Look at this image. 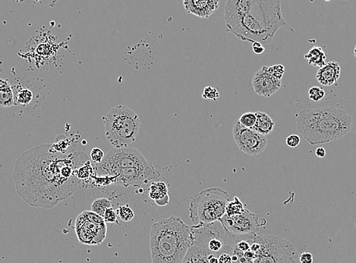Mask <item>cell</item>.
Segmentation results:
<instances>
[{
    "instance_id": "obj_24",
    "label": "cell",
    "mask_w": 356,
    "mask_h": 263,
    "mask_svg": "<svg viewBox=\"0 0 356 263\" xmlns=\"http://www.w3.org/2000/svg\"><path fill=\"white\" fill-rule=\"evenodd\" d=\"M238 121L244 126L253 128L257 121V115L256 113L248 112V113H243Z\"/></svg>"
},
{
    "instance_id": "obj_2",
    "label": "cell",
    "mask_w": 356,
    "mask_h": 263,
    "mask_svg": "<svg viewBox=\"0 0 356 263\" xmlns=\"http://www.w3.org/2000/svg\"><path fill=\"white\" fill-rule=\"evenodd\" d=\"M224 10L226 31L242 41L268 45L286 25L280 0H227Z\"/></svg>"
},
{
    "instance_id": "obj_34",
    "label": "cell",
    "mask_w": 356,
    "mask_h": 263,
    "mask_svg": "<svg viewBox=\"0 0 356 263\" xmlns=\"http://www.w3.org/2000/svg\"><path fill=\"white\" fill-rule=\"evenodd\" d=\"M252 51L255 54L257 55L263 54L265 52V49L263 47V45L260 42H255L252 43Z\"/></svg>"
},
{
    "instance_id": "obj_27",
    "label": "cell",
    "mask_w": 356,
    "mask_h": 263,
    "mask_svg": "<svg viewBox=\"0 0 356 263\" xmlns=\"http://www.w3.org/2000/svg\"><path fill=\"white\" fill-rule=\"evenodd\" d=\"M93 173V167L90 161H87L84 165L80 167L78 171V177L80 180H84L88 178Z\"/></svg>"
},
{
    "instance_id": "obj_29",
    "label": "cell",
    "mask_w": 356,
    "mask_h": 263,
    "mask_svg": "<svg viewBox=\"0 0 356 263\" xmlns=\"http://www.w3.org/2000/svg\"><path fill=\"white\" fill-rule=\"evenodd\" d=\"M104 152L99 148H93L90 152V159L96 164H100L104 160Z\"/></svg>"
},
{
    "instance_id": "obj_13",
    "label": "cell",
    "mask_w": 356,
    "mask_h": 263,
    "mask_svg": "<svg viewBox=\"0 0 356 263\" xmlns=\"http://www.w3.org/2000/svg\"><path fill=\"white\" fill-rule=\"evenodd\" d=\"M185 11L200 19H207L215 13L220 0H182Z\"/></svg>"
},
{
    "instance_id": "obj_7",
    "label": "cell",
    "mask_w": 356,
    "mask_h": 263,
    "mask_svg": "<svg viewBox=\"0 0 356 263\" xmlns=\"http://www.w3.org/2000/svg\"><path fill=\"white\" fill-rule=\"evenodd\" d=\"M232 199L220 187L202 190L190 199L189 218L196 226L220 221L226 214V205Z\"/></svg>"
},
{
    "instance_id": "obj_22",
    "label": "cell",
    "mask_w": 356,
    "mask_h": 263,
    "mask_svg": "<svg viewBox=\"0 0 356 263\" xmlns=\"http://www.w3.org/2000/svg\"><path fill=\"white\" fill-rule=\"evenodd\" d=\"M33 98V93L29 89H20L15 94V101L16 104L28 105Z\"/></svg>"
},
{
    "instance_id": "obj_33",
    "label": "cell",
    "mask_w": 356,
    "mask_h": 263,
    "mask_svg": "<svg viewBox=\"0 0 356 263\" xmlns=\"http://www.w3.org/2000/svg\"><path fill=\"white\" fill-rule=\"evenodd\" d=\"M232 253L231 252L222 253L219 257V263H232Z\"/></svg>"
},
{
    "instance_id": "obj_6",
    "label": "cell",
    "mask_w": 356,
    "mask_h": 263,
    "mask_svg": "<svg viewBox=\"0 0 356 263\" xmlns=\"http://www.w3.org/2000/svg\"><path fill=\"white\" fill-rule=\"evenodd\" d=\"M105 135L114 148L130 147L139 133L141 120L136 112L129 107L117 105L103 117Z\"/></svg>"
},
{
    "instance_id": "obj_31",
    "label": "cell",
    "mask_w": 356,
    "mask_h": 263,
    "mask_svg": "<svg viewBox=\"0 0 356 263\" xmlns=\"http://www.w3.org/2000/svg\"><path fill=\"white\" fill-rule=\"evenodd\" d=\"M300 137L298 135H291L286 138V143L289 147L295 148L299 145Z\"/></svg>"
},
{
    "instance_id": "obj_36",
    "label": "cell",
    "mask_w": 356,
    "mask_h": 263,
    "mask_svg": "<svg viewBox=\"0 0 356 263\" xmlns=\"http://www.w3.org/2000/svg\"><path fill=\"white\" fill-rule=\"evenodd\" d=\"M354 57H355V59H356V45H355V47H354Z\"/></svg>"
},
{
    "instance_id": "obj_15",
    "label": "cell",
    "mask_w": 356,
    "mask_h": 263,
    "mask_svg": "<svg viewBox=\"0 0 356 263\" xmlns=\"http://www.w3.org/2000/svg\"><path fill=\"white\" fill-rule=\"evenodd\" d=\"M210 251L206 246L192 240V244L182 263H209L208 254Z\"/></svg>"
},
{
    "instance_id": "obj_12",
    "label": "cell",
    "mask_w": 356,
    "mask_h": 263,
    "mask_svg": "<svg viewBox=\"0 0 356 263\" xmlns=\"http://www.w3.org/2000/svg\"><path fill=\"white\" fill-rule=\"evenodd\" d=\"M250 85L258 95L269 98L280 90L282 79L271 72L269 66H265L254 74L250 80Z\"/></svg>"
},
{
    "instance_id": "obj_25",
    "label": "cell",
    "mask_w": 356,
    "mask_h": 263,
    "mask_svg": "<svg viewBox=\"0 0 356 263\" xmlns=\"http://www.w3.org/2000/svg\"><path fill=\"white\" fill-rule=\"evenodd\" d=\"M325 95V91L323 89V87L314 86V87H311L309 90V99L312 100L314 102H318V101H321V99L324 98Z\"/></svg>"
},
{
    "instance_id": "obj_3",
    "label": "cell",
    "mask_w": 356,
    "mask_h": 263,
    "mask_svg": "<svg viewBox=\"0 0 356 263\" xmlns=\"http://www.w3.org/2000/svg\"><path fill=\"white\" fill-rule=\"evenodd\" d=\"M96 168L97 176L113 178L114 183L125 187H140L161 177V173L132 146L113 148Z\"/></svg>"
},
{
    "instance_id": "obj_8",
    "label": "cell",
    "mask_w": 356,
    "mask_h": 263,
    "mask_svg": "<svg viewBox=\"0 0 356 263\" xmlns=\"http://www.w3.org/2000/svg\"><path fill=\"white\" fill-rule=\"evenodd\" d=\"M261 247L254 263H301L295 246L282 237L274 235L256 236Z\"/></svg>"
},
{
    "instance_id": "obj_18",
    "label": "cell",
    "mask_w": 356,
    "mask_h": 263,
    "mask_svg": "<svg viewBox=\"0 0 356 263\" xmlns=\"http://www.w3.org/2000/svg\"><path fill=\"white\" fill-rule=\"evenodd\" d=\"M0 104L3 107L16 105L14 92L10 81L7 79L0 81Z\"/></svg>"
},
{
    "instance_id": "obj_4",
    "label": "cell",
    "mask_w": 356,
    "mask_h": 263,
    "mask_svg": "<svg viewBox=\"0 0 356 263\" xmlns=\"http://www.w3.org/2000/svg\"><path fill=\"white\" fill-rule=\"evenodd\" d=\"M351 123L352 118L347 112L333 106L303 109L296 117L299 134L312 146L341 140Z\"/></svg>"
},
{
    "instance_id": "obj_20",
    "label": "cell",
    "mask_w": 356,
    "mask_h": 263,
    "mask_svg": "<svg viewBox=\"0 0 356 263\" xmlns=\"http://www.w3.org/2000/svg\"><path fill=\"white\" fill-rule=\"evenodd\" d=\"M245 209V206L239 198L234 196L233 199L226 205V215L228 217L236 215V214H241Z\"/></svg>"
},
{
    "instance_id": "obj_30",
    "label": "cell",
    "mask_w": 356,
    "mask_h": 263,
    "mask_svg": "<svg viewBox=\"0 0 356 263\" xmlns=\"http://www.w3.org/2000/svg\"><path fill=\"white\" fill-rule=\"evenodd\" d=\"M103 217L106 223H118L117 213L112 207L106 210Z\"/></svg>"
},
{
    "instance_id": "obj_10",
    "label": "cell",
    "mask_w": 356,
    "mask_h": 263,
    "mask_svg": "<svg viewBox=\"0 0 356 263\" xmlns=\"http://www.w3.org/2000/svg\"><path fill=\"white\" fill-rule=\"evenodd\" d=\"M232 136L237 146L246 155L256 156L265 152L268 146V139L253 128H247L240 122H235L232 128Z\"/></svg>"
},
{
    "instance_id": "obj_26",
    "label": "cell",
    "mask_w": 356,
    "mask_h": 263,
    "mask_svg": "<svg viewBox=\"0 0 356 263\" xmlns=\"http://www.w3.org/2000/svg\"><path fill=\"white\" fill-rule=\"evenodd\" d=\"M232 263H254L253 261L247 259L245 256V252L241 250L236 246H234L233 252L232 253Z\"/></svg>"
},
{
    "instance_id": "obj_9",
    "label": "cell",
    "mask_w": 356,
    "mask_h": 263,
    "mask_svg": "<svg viewBox=\"0 0 356 263\" xmlns=\"http://www.w3.org/2000/svg\"><path fill=\"white\" fill-rule=\"evenodd\" d=\"M75 233L80 243L97 245L107 235V227L104 217L92 211H84L75 221Z\"/></svg>"
},
{
    "instance_id": "obj_23",
    "label": "cell",
    "mask_w": 356,
    "mask_h": 263,
    "mask_svg": "<svg viewBox=\"0 0 356 263\" xmlns=\"http://www.w3.org/2000/svg\"><path fill=\"white\" fill-rule=\"evenodd\" d=\"M116 213L123 222H129L135 217V213L129 205H123L116 210Z\"/></svg>"
},
{
    "instance_id": "obj_21",
    "label": "cell",
    "mask_w": 356,
    "mask_h": 263,
    "mask_svg": "<svg viewBox=\"0 0 356 263\" xmlns=\"http://www.w3.org/2000/svg\"><path fill=\"white\" fill-rule=\"evenodd\" d=\"M112 203L107 198H100L93 201L91 205V211L104 217V213L107 208H111Z\"/></svg>"
},
{
    "instance_id": "obj_37",
    "label": "cell",
    "mask_w": 356,
    "mask_h": 263,
    "mask_svg": "<svg viewBox=\"0 0 356 263\" xmlns=\"http://www.w3.org/2000/svg\"><path fill=\"white\" fill-rule=\"evenodd\" d=\"M16 2H21V1H22V0H16Z\"/></svg>"
},
{
    "instance_id": "obj_5",
    "label": "cell",
    "mask_w": 356,
    "mask_h": 263,
    "mask_svg": "<svg viewBox=\"0 0 356 263\" xmlns=\"http://www.w3.org/2000/svg\"><path fill=\"white\" fill-rule=\"evenodd\" d=\"M192 244L191 226L179 217L161 219L151 226L152 263H182Z\"/></svg>"
},
{
    "instance_id": "obj_28",
    "label": "cell",
    "mask_w": 356,
    "mask_h": 263,
    "mask_svg": "<svg viewBox=\"0 0 356 263\" xmlns=\"http://www.w3.org/2000/svg\"><path fill=\"white\" fill-rule=\"evenodd\" d=\"M219 97H220V93L215 87H211V86H207L204 89L203 94H202V98L204 99L217 101Z\"/></svg>"
},
{
    "instance_id": "obj_32",
    "label": "cell",
    "mask_w": 356,
    "mask_h": 263,
    "mask_svg": "<svg viewBox=\"0 0 356 263\" xmlns=\"http://www.w3.org/2000/svg\"><path fill=\"white\" fill-rule=\"evenodd\" d=\"M299 261L301 263H313V255L309 252H302L299 255Z\"/></svg>"
},
{
    "instance_id": "obj_35",
    "label": "cell",
    "mask_w": 356,
    "mask_h": 263,
    "mask_svg": "<svg viewBox=\"0 0 356 263\" xmlns=\"http://www.w3.org/2000/svg\"><path fill=\"white\" fill-rule=\"evenodd\" d=\"M315 154H316L317 157H318V158H324L326 155L325 149H324L323 147L318 148V149H316V151H315Z\"/></svg>"
},
{
    "instance_id": "obj_38",
    "label": "cell",
    "mask_w": 356,
    "mask_h": 263,
    "mask_svg": "<svg viewBox=\"0 0 356 263\" xmlns=\"http://www.w3.org/2000/svg\"><path fill=\"white\" fill-rule=\"evenodd\" d=\"M326 2H330V0H324Z\"/></svg>"
},
{
    "instance_id": "obj_1",
    "label": "cell",
    "mask_w": 356,
    "mask_h": 263,
    "mask_svg": "<svg viewBox=\"0 0 356 263\" xmlns=\"http://www.w3.org/2000/svg\"><path fill=\"white\" fill-rule=\"evenodd\" d=\"M87 161L82 152L62 153L53 144L36 146L15 164L18 194L31 206L54 208L76 191L81 181L78 170Z\"/></svg>"
},
{
    "instance_id": "obj_14",
    "label": "cell",
    "mask_w": 356,
    "mask_h": 263,
    "mask_svg": "<svg viewBox=\"0 0 356 263\" xmlns=\"http://www.w3.org/2000/svg\"><path fill=\"white\" fill-rule=\"evenodd\" d=\"M340 71L339 63L329 62L318 69L316 74L317 81L323 86L336 85L340 76Z\"/></svg>"
},
{
    "instance_id": "obj_16",
    "label": "cell",
    "mask_w": 356,
    "mask_h": 263,
    "mask_svg": "<svg viewBox=\"0 0 356 263\" xmlns=\"http://www.w3.org/2000/svg\"><path fill=\"white\" fill-rule=\"evenodd\" d=\"M149 196L160 206H164L170 202L168 187L164 181L152 182L149 188Z\"/></svg>"
},
{
    "instance_id": "obj_11",
    "label": "cell",
    "mask_w": 356,
    "mask_h": 263,
    "mask_svg": "<svg viewBox=\"0 0 356 263\" xmlns=\"http://www.w3.org/2000/svg\"><path fill=\"white\" fill-rule=\"evenodd\" d=\"M225 228L235 235L257 234L262 227L266 225L267 221L245 208L241 214L228 217L225 214L221 219Z\"/></svg>"
},
{
    "instance_id": "obj_17",
    "label": "cell",
    "mask_w": 356,
    "mask_h": 263,
    "mask_svg": "<svg viewBox=\"0 0 356 263\" xmlns=\"http://www.w3.org/2000/svg\"><path fill=\"white\" fill-rule=\"evenodd\" d=\"M257 115V121L256 125L253 127V129L262 134V135H269L274 131L275 122L273 120L272 118L265 112H256Z\"/></svg>"
},
{
    "instance_id": "obj_19",
    "label": "cell",
    "mask_w": 356,
    "mask_h": 263,
    "mask_svg": "<svg viewBox=\"0 0 356 263\" xmlns=\"http://www.w3.org/2000/svg\"><path fill=\"white\" fill-rule=\"evenodd\" d=\"M304 57L308 60L309 66L321 68L326 64L327 56L321 47H313L307 54H304Z\"/></svg>"
}]
</instances>
